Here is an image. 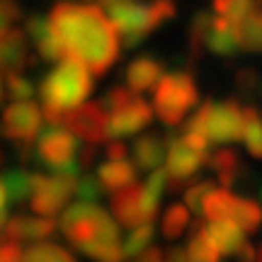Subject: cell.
<instances>
[{"label":"cell","instance_id":"obj_5","mask_svg":"<svg viewBox=\"0 0 262 262\" xmlns=\"http://www.w3.org/2000/svg\"><path fill=\"white\" fill-rule=\"evenodd\" d=\"M78 141L73 131H68L63 124H47L41 126L34 139V158L49 168L51 172L61 175H78Z\"/></svg>","mask_w":262,"mask_h":262},{"label":"cell","instance_id":"obj_13","mask_svg":"<svg viewBox=\"0 0 262 262\" xmlns=\"http://www.w3.org/2000/svg\"><path fill=\"white\" fill-rule=\"evenodd\" d=\"M37 63V56H29L27 34L25 29L10 27L5 34H0V68L5 71H25L27 66Z\"/></svg>","mask_w":262,"mask_h":262},{"label":"cell","instance_id":"obj_54","mask_svg":"<svg viewBox=\"0 0 262 262\" xmlns=\"http://www.w3.org/2000/svg\"><path fill=\"white\" fill-rule=\"evenodd\" d=\"M260 196H262V189H260Z\"/></svg>","mask_w":262,"mask_h":262},{"label":"cell","instance_id":"obj_24","mask_svg":"<svg viewBox=\"0 0 262 262\" xmlns=\"http://www.w3.org/2000/svg\"><path fill=\"white\" fill-rule=\"evenodd\" d=\"M235 37H238V47L253 54H262V5H255L253 12L241 22L233 25Z\"/></svg>","mask_w":262,"mask_h":262},{"label":"cell","instance_id":"obj_18","mask_svg":"<svg viewBox=\"0 0 262 262\" xmlns=\"http://www.w3.org/2000/svg\"><path fill=\"white\" fill-rule=\"evenodd\" d=\"M206 49L221 58H233L238 54L241 47H238L235 27L226 15L211 17V27H209V37H206Z\"/></svg>","mask_w":262,"mask_h":262},{"label":"cell","instance_id":"obj_44","mask_svg":"<svg viewBox=\"0 0 262 262\" xmlns=\"http://www.w3.org/2000/svg\"><path fill=\"white\" fill-rule=\"evenodd\" d=\"M104 153H107V160H122V158H126L129 148H126V143H122L119 139H114V141H110V143H107Z\"/></svg>","mask_w":262,"mask_h":262},{"label":"cell","instance_id":"obj_7","mask_svg":"<svg viewBox=\"0 0 262 262\" xmlns=\"http://www.w3.org/2000/svg\"><path fill=\"white\" fill-rule=\"evenodd\" d=\"M78 175H41L32 172V194H29V206L39 216H56L66 206V202L75 194Z\"/></svg>","mask_w":262,"mask_h":262},{"label":"cell","instance_id":"obj_29","mask_svg":"<svg viewBox=\"0 0 262 262\" xmlns=\"http://www.w3.org/2000/svg\"><path fill=\"white\" fill-rule=\"evenodd\" d=\"M231 219L243 228L245 233H257L262 228V209L257 202H253V199L238 196L233 211H231Z\"/></svg>","mask_w":262,"mask_h":262},{"label":"cell","instance_id":"obj_39","mask_svg":"<svg viewBox=\"0 0 262 262\" xmlns=\"http://www.w3.org/2000/svg\"><path fill=\"white\" fill-rule=\"evenodd\" d=\"M148 15H150L153 29H158L163 22H168V19H172L178 15V5H175V0H156L148 8Z\"/></svg>","mask_w":262,"mask_h":262},{"label":"cell","instance_id":"obj_43","mask_svg":"<svg viewBox=\"0 0 262 262\" xmlns=\"http://www.w3.org/2000/svg\"><path fill=\"white\" fill-rule=\"evenodd\" d=\"M22 250H19L17 241H5L0 243V262H19Z\"/></svg>","mask_w":262,"mask_h":262},{"label":"cell","instance_id":"obj_2","mask_svg":"<svg viewBox=\"0 0 262 262\" xmlns=\"http://www.w3.org/2000/svg\"><path fill=\"white\" fill-rule=\"evenodd\" d=\"M61 231L68 243L97 262H124L117 221L95 202H75L61 216Z\"/></svg>","mask_w":262,"mask_h":262},{"label":"cell","instance_id":"obj_3","mask_svg":"<svg viewBox=\"0 0 262 262\" xmlns=\"http://www.w3.org/2000/svg\"><path fill=\"white\" fill-rule=\"evenodd\" d=\"M93 90V78L88 73V66L73 56H63L61 63L49 71L39 83L41 104H51L56 110L78 107Z\"/></svg>","mask_w":262,"mask_h":262},{"label":"cell","instance_id":"obj_6","mask_svg":"<svg viewBox=\"0 0 262 262\" xmlns=\"http://www.w3.org/2000/svg\"><path fill=\"white\" fill-rule=\"evenodd\" d=\"M100 8L107 10L124 49H134L153 32L148 8L136 0H102Z\"/></svg>","mask_w":262,"mask_h":262},{"label":"cell","instance_id":"obj_45","mask_svg":"<svg viewBox=\"0 0 262 262\" xmlns=\"http://www.w3.org/2000/svg\"><path fill=\"white\" fill-rule=\"evenodd\" d=\"M136 262H163V250L156 245H148L141 255H136Z\"/></svg>","mask_w":262,"mask_h":262},{"label":"cell","instance_id":"obj_27","mask_svg":"<svg viewBox=\"0 0 262 262\" xmlns=\"http://www.w3.org/2000/svg\"><path fill=\"white\" fill-rule=\"evenodd\" d=\"M3 185L8 192V204H22L32 194V172L25 168H12L3 172Z\"/></svg>","mask_w":262,"mask_h":262},{"label":"cell","instance_id":"obj_14","mask_svg":"<svg viewBox=\"0 0 262 262\" xmlns=\"http://www.w3.org/2000/svg\"><path fill=\"white\" fill-rule=\"evenodd\" d=\"M27 34L32 37L34 41V47L39 51V58H44L49 63H56L58 58H63V44H61V39L56 37V32L51 27V22L47 17H41V15H29L27 17Z\"/></svg>","mask_w":262,"mask_h":262},{"label":"cell","instance_id":"obj_50","mask_svg":"<svg viewBox=\"0 0 262 262\" xmlns=\"http://www.w3.org/2000/svg\"><path fill=\"white\" fill-rule=\"evenodd\" d=\"M8 211H5V209H3V211H0V233H3V228H5V224H8Z\"/></svg>","mask_w":262,"mask_h":262},{"label":"cell","instance_id":"obj_32","mask_svg":"<svg viewBox=\"0 0 262 262\" xmlns=\"http://www.w3.org/2000/svg\"><path fill=\"white\" fill-rule=\"evenodd\" d=\"M150 243H153V226L150 224H141V226H136V228H131L129 238H126L124 245H122L124 260H126V257H136V255H141Z\"/></svg>","mask_w":262,"mask_h":262},{"label":"cell","instance_id":"obj_52","mask_svg":"<svg viewBox=\"0 0 262 262\" xmlns=\"http://www.w3.org/2000/svg\"><path fill=\"white\" fill-rule=\"evenodd\" d=\"M0 100H3V83H0Z\"/></svg>","mask_w":262,"mask_h":262},{"label":"cell","instance_id":"obj_46","mask_svg":"<svg viewBox=\"0 0 262 262\" xmlns=\"http://www.w3.org/2000/svg\"><path fill=\"white\" fill-rule=\"evenodd\" d=\"M165 262H189L187 248H180V245L168 248V253H165Z\"/></svg>","mask_w":262,"mask_h":262},{"label":"cell","instance_id":"obj_19","mask_svg":"<svg viewBox=\"0 0 262 262\" xmlns=\"http://www.w3.org/2000/svg\"><path fill=\"white\" fill-rule=\"evenodd\" d=\"M160 75H163V61L143 54L136 61H131L129 68H126V85L134 93H143V90H150L158 83Z\"/></svg>","mask_w":262,"mask_h":262},{"label":"cell","instance_id":"obj_12","mask_svg":"<svg viewBox=\"0 0 262 262\" xmlns=\"http://www.w3.org/2000/svg\"><path fill=\"white\" fill-rule=\"evenodd\" d=\"M153 119V110L146 100H131L119 110L110 114V139H122V136H134L136 131L146 129Z\"/></svg>","mask_w":262,"mask_h":262},{"label":"cell","instance_id":"obj_15","mask_svg":"<svg viewBox=\"0 0 262 262\" xmlns=\"http://www.w3.org/2000/svg\"><path fill=\"white\" fill-rule=\"evenodd\" d=\"M58 228V221L51 216H12L3 228V233L10 241H44L49 235H54Z\"/></svg>","mask_w":262,"mask_h":262},{"label":"cell","instance_id":"obj_47","mask_svg":"<svg viewBox=\"0 0 262 262\" xmlns=\"http://www.w3.org/2000/svg\"><path fill=\"white\" fill-rule=\"evenodd\" d=\"M238 262H255V248H253V243H248L245 241L241 248H238V253L233 255Z\"/></svg>","mask_w":262,"mask_h":262},{"label":"cell","instance_id":"obj_34","mask_svg":"<svg viewBox=\"0 0 262 262\" xmlns=\"http://www.w3.org/2000/svg\"><path fill=\"white\" fill-rule=\"evenodd\" d=\"M235 88H238V93L245 95V97L260 95V90H262V78H260V73H257L255 68H250V66L238 68V71H235Z\"/></svg>","mask_w":262,"mask_h":262},{"label":"cell","instance_id":"obj_41","mask_svg":"<svg viewBox=\"0 0 262 262\" xmlns=\"http://www.w3.org/2000/svg\"><path fill=\"white\" fill-rule=\"evenodd\" d=\"M255 5H257L255 0H231V8H228V15H226V17L231 19L233 25H241V22L253 12Z\"/></svg>","mask_w":262,"mask_h":262},{"label":"cell","instance_id":"obj_40","mask_svg":"<svg viewBox=\"0 0 262 262\" xmlns=\"http://www.w3.org/2000/svg\"><path fill=\"white\" fill-rule=\"evenodd\" d=\"M22 17V8L17 0H0V34H5Z\"/></svg>","mask_w":262,"mask_h":262},{"label":"cell","instance_id":"obj_25","mask_svg":"<svg viewBox=\"0 0 262 262\" xmlns=\"http://www.w3.org/2000/svg\"><path fill=\"white\" fill-rule=\"evenodd\" d=\"M243 143L253 158L262 160V112L260 107H243Z\"/></svg>","mask_w":262,"mask_h":262},{"label":"cell","instance_id":"obj_42","mask_svg":"<svg viewBox=\"0 0 262 262\" xmlns=\"http://www.w3.org/2000/svg\"><path fill=\"white\" fill-rule=\"evenodd\" d=\"M95 160H97V143L88 141L78 153V165H80V170H90L95 165Z\"/></svg>","mask_w":262,"mask_h":262},{"label":"cell","instance_id":"obj_36","mask_svg":"<svg viewBox=\"0 0 262 262\" xmlns=\"http://www.w3.org/2000/svg\"><path fill=\"white\" fill-rule=\"evenodd\" d=\"M102 185H100V180L97 175H83V178H78V185H75V194L80 202H97L100 196H102Z\"/></svg>","mask_w":262,"mask_h":262},{"label":"cell","instance_id":"obj_48","mask_svg":"<svg viewBox=\"0 0 262 262\" xmlns=\"http://www.w3.org/2000/svg\"><path fill=\"white\" fill-rule=\"evenodd\" d=\"M228 8H231V0H214L216 15H228Z\"/></svg>","mask_w":262,"mask_h":262},{"label":"cell","instance_id":"obj_11","mask_svg":"<svg viewBox=\"0 0 262 262\" xmlns=\"http://www.w3.org/2000/svg\"><path fill=\"white\" fill-rule=\"evenodd\" d=\"M209 150H194L189 148L187 143L175 136H168V153H165V158H168V178H182V180H192L194 178V172L199 168H204L206 163H209Z\"/></svg>","mask_w":262,"mask_h":262},{"label":"cell","instance_id":"obj_22","mask_svg":"<svg viewBox=\"0 0 262 262\" xmlns=\"http://www.w3.org/2000/svg\"><path fill=\"white\" fill-rule=\"evenodd\" d=\"M209 168L216 170V178L221 187H233L238 175L243 172V163L238 158V153L233 148H219L209 156Z\"/></svg>","mask_w":262,"mask_h":262},{"label":"cell","instance_id":"obj_10","mask_svg":"<svg viewBox=\"0 0 262 262\" xmlns=\"http://www.w3.org/2000/svg\"><path fill=\"white\" fill-rule=\"evenodd\" d=\"M209 139L214 143H235L243 139V110H241L238 100L211 104Z\"/></svg>","mask_w":262,"mask_h":262},{"label":"cell","instance_id":"obj_17","mask_svg":"<svg viewBox=\"0 0 262 262\" xmlns=\"http://www.w3.org/2000/svg\"><path fill=\"white\" fill-rule=\"evenodd\" d=\"M134 165L136 170H143V172H150L163 165V158L168 153V139H163L158 134H143L136 139L134 143Z\"/></svg>","mask_w":262,"mask_h":262},{"label":"cell","instance_id":"obj_35","mask_svg":"<svg viewBox=\"0 0 262 262\" xmlns=\"http://www.w3.org/2000/svg\"><path fill=\"white\" fill-rule=\"evenodd\" d=\"M214 189V180H202V182H192L187 189H185V204H187L189 211L194 214H202V204H204L206 194Z\"/></svg>","mask_w":262,"mask_h":262},{"label":"cell","instance_id":"obj_51","mask_svg":"<svg viewBox=\"0 0 262 262\" xmlns=\"http://www.w3.org/2000/svg\"><path fill=\"white\" fill-rule=\"evenodd\" d=\"M255 262H262V243L260 248H255Z\"/></svg>","mask_w":262,"mask_h":262},{"label":"cell","instance_id":"obj_1","mask_svg":"<svg viewBox=\"0 0 262 262\" xmlns=\"http://www.w3.org/2000/svg\"><path fill=\"white\" fill-rule=\"evenodd\" d=\"M49 22L63 44V56L83 61L95 75H104L117 63L122 44L102 8L56 3L51 8Z\"/></svg>","mask_w":262,"mask_h":262},{"label":"cell","instance_id":"obj_21","mask_svg":"<svg viewBox=\"0 0 262 262\" xmlns=\"http://www.w3.org/2000/svg\"><path fill=\"white\" fill-rule=\"evenodd\" d=\"M209 235H211V241L214 245L219 248V253L221 255H235L238 253V248L245 243L243 238V228L235 224L233 219H219V221H209Z\"/></svg>","mask_w":262,"mask_h":262},{"label":"cell","instance_id":"obj_31","mask_svg":"<svg viewBox=\"0 0 262 262\" xmlns=\"http://www.w3.org/2000/svg\"><path fill=\"white\" fill-rule=\"evenodd\" d=\"M189 226V211L185 204H170L165 216H163V235L168 241H175L185 233V228Z\"/></svg>","mask_w":262,"mask_h":262},{"label":"cell","instance_id":"obj_38","mask_svg":"<svg viewBox=\"0 0 262 262\" xmlns=\"http://www.w3.org/2000/svg\"><path fill=\"white\" fill-rule=\"evenodd\" d=\"M131 100H136V93L131 90L129 85H112L110 90H107V95L102 97V102L107 110H119V107H124V104H129Z\"/></svg>","mask_w":262,"mask_h":262},{"label":"cell","instance_id":"obj_37","mask_svg":"<svg viewBox=\"0 0 262 262\" xmlns=\"http://www.w3.org/2000/svg\"><path fill=\"white\" fill-rule=\"evenodd\" d=\"M211 104L214 100H204L202 107L194 112V117H189V122L182 126V131H194V134H202L209 139V114H211Z\"/></svg>","mask_w":262,"mask_h":262},{"label":"cell","instance_id":"obj_49","mask_svg":"<svg viewBox=\"0 0 262 262\" xmlns=\"http://www.w3.org/2000/svg\"><path fill=\"white\" fill-rule=\"evenodd\" d=\"M8 206V192H5V185H3V180H0V211Z\"/></svg>","mask_w":262,"mask_h":262},{"label":"cell","instance_id":"obj_16","mask_svg":"<svg viewBox=\"0 0 262 262\" xmlns=\"http://www.w3.org/2000/svg\"><path fill=\"white\" fill-rule=\"evenodd\" d=\"M141 194H143V185H139L136 180L112 192V211L124 228L141 226Z\"/></svg>","mask_w":262,"mask_h":262},{"label":"cell","instance_id":"obj_9","mask_svg":"<svg viewBox=\"0 0 262 262\" xmlns=\"http://www.w3.org/2000/svg\"><path fill=\"white\" fill-rule=\"evenodd\" d=\"M41 122H44V117H41L39 104H34L32 100H17L10 107H5L3 119H0V134L12 143L34 141L41 129Z\"/></svg>","mask_w":262,"mask_h":262},{"label":"cell","instance_id":"obj_28","mask_svg":"<svg viewBox=\"0 0 262 262\" xmlns=\"http://www.w3.org/2000/svg\"><path fill=\"white\" fill-rule=\"evenodd\" d=\"M209 27H211V15L204 12V10L194 12V17H192L189 29H187V51H189V58H192V61H196V58L204 54Z\"/></svg>","mask_w":262,"mask_h":262},{"label":"cell","instance_id":"obj_8","mask_svg":"<svg viewBox=\"0 0 262 262\" xmlns=\"http://www.w3.org/2000/svg\"><path fill=\"white\" fill-rule=\"evenodd\" d=\"M61 124L68 131H73L75 136L90 141V143L110 141V110L104 107L102 100L78 104L71 112H63Z\"/></svg>","mask_w":262,"mask_h":262},{"label":"cell","instance_id":"obj_26","mask_svg":"<svg viewBox=\"0 0 262 262\" xmlns=\"http://www.w3.org/2000/svg\"><path fill=\"white\" fill-rule=\"evenodd\" d=\"M235 199L238 196L231 192L228 187H219L211 189L206 194L204 204H202V214H204L206 221H219V219H231V211L235 206Z\"/></svg>","mask_w":262,"mask_h":262},{"label":"cell","instance_id":"obj_20","mask_svg":"<svg viewBox=\"0 0 262 262\" xmlns=\"http://www.w3.org/2000/svg\"><path fill=\"white\" fill-rule=\"evenodd\" d=\"M189 262H221V253L214 245L209 228L202 219H194V224H189V243H187Z\"/></svg>","mask_w":262,"mask_h":262},{"label":"cell","instance_id":"obj_53","mask_svg":"<svg viewBox=\"0 0 262 262\" xmlns=\"http://www.w3.org/2000/svg\"><path fill=\"white\" fill-rule=\"evenodd\" d=\"M0 163H3V150H0Z\"/></svg>","mask_w":262,"mask_h":262},{"label":"cell","instance_id":"obj_30","mask_svg":"<svg viewBox=\"0 0 262 262\" xmlns=\"http://www.w3.org/2000/svg\"><path fill=\"white\" fill-rule=\"evenodd\" d=\"M19 262H75L73 255L63 250L61 245H54V243H37L27 248Z\"/></svg>","mask_w":262,"mask_h":262},{"label":"cell","instance_id":"obj_23","mask_svg":"<svg viewBox=\"0 0 262 262\" xmlns=\"http://www.w3.org/2000/svg\"><path fill=\"white\" fill-rule=\"evenodd\" d=\"M97 180L102 185L104 192H114V189L124 187L136 180V165H131L126 160H107L97 168Z\"/></svg>","mask_w":262,"mask_h":262},{"label":"cell","instance_id":"obj_33","mask_svg":"<svg viewBox=\"0 0 262 262\" xmlns=\"http://www.w3.org/2000/svg\"><path fill=\"white\" fill-rule=\"evenodd\" d=\"M5 88H8V97L12 102H17V100H32L34 93H37L34 83H32L29 78H25V75H19L17 71H10L8 73Z\"/></svg>","mask_w":262,"mask_h":262},{"label":"cell","instance_id":"obj_4","mask_svg":"<svg viewBox=\"0 0 262 262\" xmlns=\"http://www.w3.org/2000/svg\"><path fill=\"white\" fill-rule=\"evenodd\" d=\"M199 102V90H196L192 71H175V73L160 75L153 93L156 114L165 126L175 129L182 124L185 114Z\"/></svg>","mask_w":262,"mask_h":262}]
</instances>
